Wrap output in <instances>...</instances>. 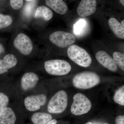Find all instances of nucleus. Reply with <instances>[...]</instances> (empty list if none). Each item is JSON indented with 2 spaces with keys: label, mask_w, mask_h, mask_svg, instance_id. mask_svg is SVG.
Returning <instances> with one entry per match:
<instances>
[{
  "label": "nucleus",
  "mask_w": 124,
  "mask_h": 124,
  "mask_svg": "<svg viewBox=\"0 0 124 124\" xmlns=\"http://www.w3.org/2000/svg\"><path fill=\"white\" fill-rule=\"evenodd\" d=\"M121 23V25H122V26L124 27V20H122L120 22Z\"/></svg>",
  "instance_id": "cd10ccee"
},
{
  "label": "nucleus",
  "mask_w": 124,
  "mask_h": 124,
  "mask_svg": "<svg viewBox=\"0 0 124 124\" xmlns=\"http://www.w3.org/2000/svg\"><path fill=\"white\" fill-rule=\"evenodd\" d=\"M67 54L69 58L80 66L87 68L91 65L92 59L88 52L78 45L73 44L69 46Z\"/></svg>",
  "instance_id": "f03ea898"
},
{
  "label": "nucleus",
  "mask_w": 124,
  "mask_h": 124,
  "mask_svg": "<svg viewBox=\"0 0 124 124\" xmlns=\"http://www.w3.org/2000/svg\"><path fill=\"white\" fill-rule=\"evenodd\" d=\"M44 67L47 73L52 75L63 76L70 72V64L65 60L54 59L45 62Z\"/></svg>",
  "instance_id": "20e7f679"
},
{
  "label": "nucleus",
  "mask_w": 124,
  "mask_h": 124,
  "mask_svg": "<svg viewBox=\"0 0 124 124\" xmlns=\"http://www.w3.org/2000/svg\"><path fill=\"white\" fill-rule=\"evenodd\" d=\"M54 14L52 10L44 6L38 7L35 15L36 18H41L46 21L51 20L53 17Z\"/></svg>",
  "instance_id": "f3484780"
},
{
  "label": "nucleus",
  "mask_w": 124,
  "mask_h": 124,
  "mask_svg": "<svg viewBox=\"0 0 124 124\" xmlns=\"http://www.w3.org/2000/svg\"><path fill=\"white\" fill-rule=\"evenodd\" d=\"M119 2L122 5L123 7L124 6V0H119Z\"/></svg>",
  "instance_id": "bb28decb"
},
{
  "label": "nucleus",
  "mask_w": 124,
  "mask_h": 124,
  "mask_svg": "<svg viewBox=\"0 0 124 124\" xmlns=\"http://www.w3.org/2000/svg\"><path fill=\"white\" fill-rule=\"evenodd\" d=\"M68 96L66 91H58L51 98L48 104L47 109L49 113L58 114L64 112L67 108Z\"/></svg>",
  "instance_id": "7ed1b4c3"
},
{
  "label": "nucleus",
  "mask_w": 124,
  "mask_h": 124,
  "mask_svg": "<svg viewBox=\"0 0 124 124\" xmlns=\"http://www.w3.org/2000/svg\"><path fill=\"white\" fill-rule=\"evenodd\" d=\"M97 0H81L77 9V13L80 17H86L95 13L97 10Z\"/></svg>",
  "instance_id": "1a4fd4ad"
},
{
  "label": "nucleus",
  "mask_w": 124,
  "mask_h": 124,
  "mask_svg": "<svg viewBox=\"0 0 124 124\" xmlns=\"http://www.w3.org/2000/svg\"><path fill=\"white\" fill-rule=\"evenodd\" d=\"M10 5L14 9L18 10L22 7L23 0H10Z\"/></svg>",
  "instance_id": "5701e85b"
},
{
  "label": "nucleus",
  "mask_w": 124,
  "mask_h": 124,
  "mask_svg": "<svg viewBox=\"0 0 124 124\" xmlns=\"http://www.w3.org/2000/svg\"><path fill=\"white\" fill-rule=\"evenodd\" d=\"M17 115L10 108L6 107L0 113V124H18Z\"/></svg>",
  "instance_id": "f8f14e48"
},
{
  "label": "nucleus",
  "mask_w": 124,
  "mask_h": 124,
  "mask_svg": "<svg viewBox=\"0 0 124 124\" xmlns=\"http://www.w3.org/2000/svg\"><path fill=\"white\" fill-rule=\"evenodd\" d=\"M29 2L27 3L24 8V13L27 16L31 15L35 6L36 2L35 0Z\"/></svg>",
  "instance_id": "4be33fe9"
},
{
  "label": "nucleus",
  "mask_w": 124,
  "mask_h": 124,
  "mask_svg": "<svg viewBox=\"0 0 124 124\" xmlns=\"http://www.w3.org/2000/svg\"><path fill=\"white\" fill-rule=\"evenodd\" d=\"M8 97L4 93H0V113L8 104Z\"/></svg>",
  "instance_id": "412c9836"
},
{
  "label": "nucleus",
  "mask_w": 124,
  "mask_h": 124,
  "mask_svg": "<svg viewBox=\"0 0 124 124\" xmlns=\"http://www.w3.org/2000/svg\"><path fill=\"white\" fill-rule=\"evenodd\" d=\"M113 59L117 67L124 71V54L119 51H115L113 54Z\"/></svg>",
  "instance_id": "a211bd4d"
},
{
  "label": "nucleus",
  "mask_w": 124,
  "mask_h": 124,
  "mask_svg": "<svg viewBox=\"0 0 124 124\" xmlns=\"http://www.w3.org/2000/svg\"><path fill=\"white\" fill-rule=\"evenodd\" d=\"M92 124V123H91V122H87V123H86V124Z\"/></svg>",
  "instance_id": "c85d7f7f"
},
{
  "label": "nucleus",
  "mask_w": 124,
  "mask_h": 124,
  "mask_svg": "<svg viewBox=\"0 0 124 124\" xmlns=\"http://www.w3.org/2000/svg\"><path fill=\"white\" fill-rule=\"evenodd\" d=\"M49 39L53 44L61 48H68L74 44L76 40L73 34L63 31L53 32L49 36Z\"/></svg>",
  "instance_id": "423d86ee"
},
{
  "label": "nucleus",
  "mask_w": 124,
  "mask_h": 124,
  "mask_svg": "<svg viewBox=\"0 0 124 124\" xmlns=\"http://www.w3.org/2000/svg\"><path fill=\"white\" fill-rule=\"evenodd\" d=\"M14 45L24 55H28L33 49V44L30 38L23 33L19 34L14 40Z\"/></svg>",
  "instance_id": "0eeeda50"
},
{
  "label": "nucleus",
  "mask_w": 124,
  "mask_h": 124,
  "mask_svg": "<svg viewBox=\"0 0 124 124\" xmlns=\"http://www.w3.org/2000/svg\"><path fill=\"white\" fill-rule=\"evenodd\" d=\"M108 24L109 28L116 38L124 40V27L116 18L112 17L108 19Z\"/></svg>",
  "instance_id": "ddd939ff"
},
{
  "label": "nucleus",
  "mask_w": 124,
  "mask_h": 124,
  "mask_svg": "<svg viewBox=\"0 0 124 124\" xmlns=\"http://www.w3.org/2000/svg\"><path fill=\"white\" fill-rule=\"evenodd\" d=\"M104 124H107V123H104Z\"/></svg>",
  "instance_id": "7c9ffc66"
},
{
  "label": "nucleus",
  "mask_w": 124,
  "mask_h": 124,
  "mask_svg": "<svg viewBox=\"0 0 124 124\" xmlns=\"http://www.w3.org/2000/svg\"><path fill=\"white\" fill-rule=\"evenodd\" d=\"M116 124H124V116H119L116 117Z\"/></svg>",
  "instance_id": "b1692460"
},
{
  "label": "nucleus",
  "mask_w": 124,
  "mask_h": 124,
  "mask_svg": "<svg viewBox=\"0 0 124 124\" xmlns=\"http://www.w3.org/2000/svg\"><path fill=\"white\" fill-rule=\"evenodd\" d=\"M26 0L28 1H32L33 0Z\"/></svg>",
  "instance_id": "c756f323"
},
{
  "label": "nucleus",
  "mask_w": 124,
  "mask_h": 124,
  "mask_svg": "<svg viewBox=\"0 0 124 124\" xmlns=\"http://www.w3.org/2000/svg\"><path fill=\"white\" fill-rule=\"evenodd\" d=\"M39 80L38 76L34 72H26L21 80V85L23 90L28 91L33 88L37 84Z\"/></svg>",
  "instance_id": "9b49d317"
},
{
  "label": "nucleus",
  "mask_w": 124,
  "mask_h": 124,
  "mask_svg": "<svg viewBox=\"0 0 124 124\" xmlns=\"http://www.w3.org/2000/svg\"><path fill=\"white\" fill-rule=\"evenodd\" d=\"M114 101L117 104L124 106V86H121L116 91L113 97Z\"/></svg>",
  "instance_id": "6ab92c4d"
},
{
  "label": "nucleus",
  "mask_w": 124,
  "mask_h": 124,
  "mask_svg": "<svg viewBox=\"0 0 124 124\" xmlns=\"http://www.w3.org/2000/svg\"><path fill=\"white\" fill-rule=\"evenodd\" d=\"M12 22V18L10 16L0 14V29L8 26Z\"/></svg>",
  "instance_id": "aec40b11"
},
{
  "label": "nucleus",
  "mask_w": 124,
  "mask_h": 124,
  "mask_svg": "<svg viewBox=\"0 0 124 124\" xmlns=\"http://www.w3.org/2000/svg\"><path fill=\"white\" fill-rule=\"evenodd\" d=\"M100 78L97 73L92 71H85L77 74L73 77L74 86L81 89H88L98 85Z\"/></svg>",
  "instance_id": "f257e3e1"
},
{
  "label": "nucleus",
  "mask_w": 124,
  "mask_h": 124,
  "mask_svg": "<svg viewBox=\"0 0 124 124\" xmlns=\"http://www.w3.org/2000/svg\"><path fill=\"white\" fill-rule=\"evenodd\" d=\"M53 116L50 113L36 112L31 116V120L33 124H46L52 119Z\"/></svg>",
  "instance_id": "dca6fc26"
},
{
  "label": "nucleus",
  "mask_w": 124,
  "mask_h": 124,
  "mask_svg": "<svg viewBox=\"0 0 124 124\" xmlns=\"http://www.w3.org/2000/svg\"><path fill=\"white\" fill-rule=\"evenodd\" d=\"M95 57L102 66L109 70L115 72L118 70V67L114 62L113 58L106 51L99 50L95 54Z\"/></svg>",
  "instance_id": "9d476101"
},
{
  "label": "nucleus",
  "mask_w": 124,
  "mask_h": 124,
  "mask_svg": "<svg viewBox=\"0 0 124 124\" xmlns=\"http://www.w3.org/2000/svg\"><path fill=\"white\" fill-rule=\"evenodd\" d=\"M4 51V49L2 45L0 44V54L2 53Z\"/></svg>",
  "instance_id": "a878e982"
},
{
  "label": "nucleus",
  "mask_w": 124,
  "mask_h": 124,
  "mask_svg": "<svg viewBox=\"0 0 124 124\" xmlns=\"http://www.w3.org/2000/svg\"><path fill=\"white\" fill-rule=\"evenodd\" d=\"M17 62L14 54H9L5 55L2 60H0V74H3L7 70L15 67Z\"/></svg>",
  "instance_id": "4468645a"
},
{
  "label": "nucleus",
  "mask_w": 124,
  "mask_h": 124,
  "mask_svg": "<svg viewBox=\"0 0 124 124\" xmlns=\"http://www.w3.org/2000/svg\"><path fill=\"white\" fill-rule=\"evenodd\" d=\"M57 121L55 119H52L46 124H57Z\"/></svg>",
  "instance_id": "393cba45"
},
{
  "label": "nucleus",
  "mask_w": 124,
  "mask_h": 124,
  "mask_svg": "<svg viewBox=\"0 0 124 124\" xmlns=\"http://www.w3.org/2000/svg\"><path fill=\"white\" fill-rule=\"evenodd\" d=\"M46 5L55 13L63 15L67 13L68 7L63 0H45Z\"/></svg>",
  "instance_id": "2eb2a0df"
},
{
  "label": "nucleus",
  "mask_w": 124,
  "mask_h": 124,
  "mask_svg": "<svg viewBox=\"0 0 124 124\" xmlns=\"http://www.w3.org/2000/svg\"><path fill=\"white\" fill-rule=\"evenodd\" d=\"M47 98L44 94L31 95L25 98L24 106L29 112H35L39 110L41 107L45 105Z\"/></svg>",
  "instance_id": "6e6552de"
},
{
  "label": "nucleus",
  "mask_w": 124,
  "mask_h": 124,
  "mask_svg": "<svg viewBox=\"0 0 124 124\" xmlns=\"http://www.w3.org/2000/svg\"><path fill=\"white\" fill-rule=\"evenodd\" d=\"M92 108V103L88 98L81 93H77L73 97V102L71 107V111L76 116L86 114Z\"/></svg>",
  "instance_id": "39448f33"
}]
</instances>
